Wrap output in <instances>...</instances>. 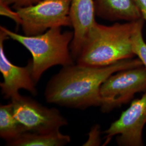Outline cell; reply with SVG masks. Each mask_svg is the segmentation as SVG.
I'll return each instance as SVG.
<instances>
[{
	"instance_id": "cell-1",
	"label": "cell",
	"mask_w": 146,
	"mask_h": 146,
	"mask_svg": "<svg viewBox=\"0 0 146 146\" xmlns=\"http://www.w3.org/2000/svg\"><path fill=\"white\" fill-rule=\"evenodd\" d=\"M143 66L137 58L126 59L103 67L72 64L63 67L47 84V102L80 110L101 106V85L113 74Z\"/></svg>"
},
{
	"instance_id": "cell-2",
	"label": "cell",
	"mask_w": 146,
	"mask_h": 146,
	"mask_svg": "<svg viewBox=\"0 0 146 146\" xmlns=\"http://www.w3.org/2000/svg\"><path fill=\"white\" fill-rule=\"evenodd\" d=\"M135 21L111 26L96 22L86 38L77 63L103 67L134 58L132 36Z\"/></svg>"
},
{
	"instance_id": "cell-3",
	"label": "cell",
	"mask_w": 146,
	"mask_h": 146,
	"mask_svg": "<svg viewBox=\"0 0 146 146\" xmlns=\"http://www.w3.org/2000/svg\"><path fill=\"white\" fill-rule=\"evenodd\" d=\"M0 29L9 38L22 44L32 55V76L36 84L43 74L57 65L66 67L74 64L70 49L74 32H62L61 27L52 28L41 34L27 36L11 31L4 27Z\"/></svg>"
},
{
	"instance_id": "cell-4",
	"label": "cell",
	"mask_w": 146,
	"mask_h": 146,
	"mask_svg": "<svg viewBox=\"0 0 146 146\" xmlns=\"http://www.w3.org/2000/svg\"><path fill=\"white\" fill-rule=\"evenodd\" d=\"M71 1L41 0L35 5L15 9L25 35L34 36L52 28L72 26L69 15Z\"/></svg>"
},
{
	"instance_id": "cell-5",
	"label": "cell",
	"mask_w": 146,
	"mask_h": 146,
	"mask_svg": "<svg viewBox=\"0 0 146 146\" xmlns=\"http://www.w3.org/2000/svg\"><path fill=\"white\" fill-rule=\"evenodd\" d=\"M140 92H146V69L143 66L117 72L101 86V110L104 113L110 112L128 104Z\"/></svg>"
},
{
	"instance_id": "cell-6",
	"label": "cell",
	"mask_w": 146,
	"mask_h": 146,
	"mask_svg": "<svg viewBox=\"0 0 146 146\" xmlns=\"http://www.w3.org/2000/svg\"><path fill=\"white\" fill-rule=\"evenodd\" d=\"M11 100L16 118L27 131L48 133L68 125L67 120L55 108H47L20 94Z\"/></svg>"
},
{
	"instance_id": "cell-7",
	"label": "cell",
	"mask_w": 146,
	"mask_h": 146,
	"mask_svg": "<svg viewBox=\"0 0 146 146\" xmlns=\"http://www.w3.org/2000/svg\"><path fill=\"white\" fill-rule=\"evenodd\" d=\"M146 123V92L141 99L133 100L117 120L104 131V145L109 143L114 136L119 146L143 145L142 132Z\"/></svg>"
},
{
	"instance_id": "cell-8",
	"label": "cell",
	"mask_w": 146,
	"mask_h": 146,
	"mask_svg": "<svg viewBox=\"0 0 146 146\" xmlns=\"http://www.w3.org/2000/svg\"><path fill=\"white\" fill-rule=\"evenodd\" d=\"M9 38L0 29V72L3 82L0 84L1 93L5 99H13L19 95V90L25 89L32 95L37 93L36 84L32 76V63L25 67L14 64L7 58L4 49V41Z\"/></svg>"
},
{
	"instance_id": "cell-9",
	"label": "cell",
	"mask_w": 146,
	"mask_h": 146,
	"mask_svg": "<svg viewBox=\"0 0 146 146\" xmlns=\"http://www.w3.org/2000/svg\"><path fill=\"white\" fill-rule=\"evenodd\" d=\"M95 15L93 0H72L69 15L74 36L70 49L74 60L78 58L89 31L96 23Z\"/></svg>"
},
{
	"instance_id": "cell-10",
	"label": "cell",
	"mask_w": 146,
	"mask_h": 146,
	"mask_svg": "<svg viewBox=\"0 0 146 146\" xmlns=\"http://www.w3.org/2000/svg\"><path fill=\"white\" fill-rule=\"evenodd\" d=\"M96 15L114 21L131 22L142 19L135 0H94Z\"/></svg>"
},
{
	"instance_id": "cell-11",
	"label": "cell",
	"mask_w": 146,
	"mask_h": 146,
	"mask_svg": "<svg viewBox=\"0 0 146 146\" xmlns=\"http://www.w3.org/2000/svg\"><path fill=\"white\" fill-rule=\"evenodd\" d=\"M69 136L60 130L48 133L26 131L7 145L11 146H63L70 143Z\"/></svg>"
},
{
	"instance_id": "cell-12",
	"label": "cell",
	"mask_w": 146,
	"mask_h": 146,
	"mask_svg": "<svg viewBox=\"0 0 146 146\" xmlns=\"http://www.w3.org/2000/svg\"><path fill=\"white\" fill-rule=\"evenodd\" d=\"M25 127L16 119L12 103L0 106V136L6 144L15 140L25 132Z\"/></svg>"
},
{
	"instance_id": "cell-13",
	"label": "cell",
	"mask_w": 146,
	"mask_h": 146,
	"mask_svg": "<svg viewBox=\"0 0 146 146\" xmlns=\"http://www.w3.org/2000/svg\"><path fill=\"white\" fill-rule=\"evenodd\" d=\"M143 23L144 20L142 19L135 21L132 36V50L146 69V43L142 34Z\"/></svg>"
},
{
	"instance_id": "cell-14",
	"label": "cell",
	"mask_w": 146,
	"mask_h": 146,
	"mask_svg": "<svg viewBox=\"0 0 146 146\" xmlns=\"http://www.w3.org/2000/svg\"><path fill=\"white\" fill-rule=\"evenodd\" d=\"M101 131L99 125L93 126L89 131L88 139L83 146H100L101 142Z\"/></svg>"
},
{
	"instance_id": "cell-15",
	"label": "cell",
	"mask_w": 146,
	"mask_h": 146,
	"mask_svg": "<svg viewBox=\"0 0 146 146\" xmlns=\"http://www.w3.org/2000/svg\"><path fill=\"white\" fill-rule=\"evenodd\" d=\"M0 14L1 15L5 16L13 20L17 25H21V17L16 11H13L9 8V5L2 2H0Z\"/></svg>"
},
{
	"instance_id": "cell-16",
	"label": "cell",
	"mask_w": 146,
	"mask_h": 146,
	"mask_svg": "<svg viewBox=\"0 0 146 146\" xmlns=\"http://www.w3.org/2000/svg\"><path fill=\"white\" fill-rule=\"evenodd\" d=\"M40 1L41 0H0V2H2L8 5H13V8L15 9L18 8L35 5Z\"/></svg>"
},
{
	"instance_id": "cell-17",
	"label": "cell",
	"mask_w": 146,
	"mask_h": 146,
	"mask_svg": "<svg viewBox=\"0 0 146 146\" xmlns=\"http://www.w3.org/2000/svg\"><path fill=\"white\" fill-rule=\"evenodd\" d=\"M135 1L140 12L142 19L146 21V0H135Z\"/></svg>"
}]
</instances>
